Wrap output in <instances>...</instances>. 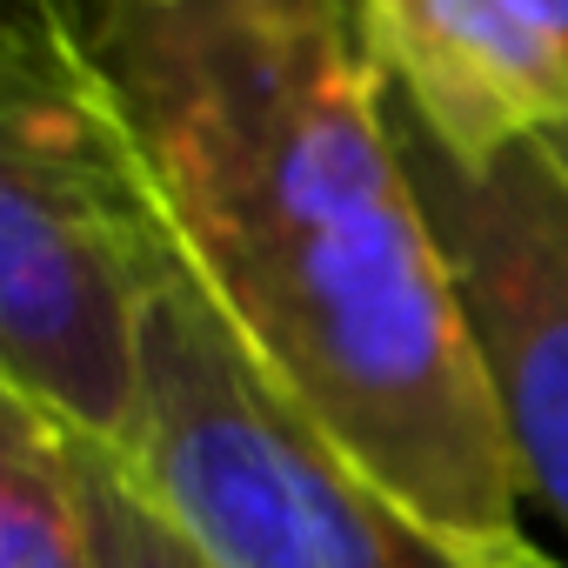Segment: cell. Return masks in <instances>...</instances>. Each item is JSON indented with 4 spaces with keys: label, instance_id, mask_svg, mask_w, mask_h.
Wrapping results in <instances>:
<instances>
[{
    "label": "cell",
    "instance_id": "5",
    "mask_svg": "<svg viewBox=\"0 0 568 568\" xmlns=\"http://www.w3.org/2000/svg\"><path fill=\"white\" fill-rule=\"evenodd\" d=\"M355 21L388 101L455 161L568 121V41L541 0H362Z\"/></svg>",
    "mask_w": 568,
    "mask_h": 568
},
{
    "label": "cell",
    "instance_id": "7",
    "mask_svg": "<svg viewBox=\"0 0 568 568\" xmlns=\"http://www.w3.org/2000/svg\"><path fill=\"white\" fill-rule=\"evenodd\" d=\"M74 462H81V495H88L94 568H207V555L141 495L121 455L74 435Z\"/></svg>",
    "mask_w": 568,
    "mask_h": 568
},
{
    "label": "cell",
    "instance_id": "2",
    "mask_svg": "<svg viewBox=\"0 0 568 568\" xmlns=\"http://www.w3.org/2000/svg\"><path fill=\"white\" fill-rule=\"evenodd\" d=\"M181 267L68 8H0V382L128 462L141 322Z\"/></svg>",
    "mask_w": 568,
    "mask_h": 568
},
{
    "label": "cell",
    "instance_id": "8",
    "mask_svg": "<svg viewBox=\"0 0 568 568\" xmlns=\"http://www.w3.org/2000/svg\"><path fill=\"white\" fill-rule=\"evenodd\" d=\"M481 568H568V561H555V555H541L528 535L521 541H501L495 555H481Z\"/></svg>",
    "mask_w": 568,
    "mask_h": 568
},
{
    "label": "cell",
    "instance_id": "1",
    "mask_svg": "<svg viewBox=\"0 0 568 568\" xmlns=\"http://www.w3.org/2000/svg\"><path fill=\"white\" fill-rule=\"evenodd\" d=\"M181 267L368 481L468 555L521 541V488L355 8H68Z\"/></svg>",
    "mask_w": 568,
    "mask_h": 568
},
{
    "label": "cell",
    "instance_id": "3",
    "mask_svg": "<svg viewBox=\"0 0 568 568\" xmlns=\"http://www.w3.org/2000/svg\"><path fill=\"white\" fill-rule=\"evenodd\" d=\"M128 475L207 568H481L241 355L187 267L161 281L141 322Z\"/></svg>",
    "mask_w": 568,
    "mask_h": 568
},
{
    "label": "cell",
    "instance_id": "4",
    "mask_svg": "<svg viewBox=\"0 0 568 568\" xmlns=\"http://www.w3.org/2000/svg\"><path fill=\"white\" fill-rule=\"evenodd\" d=\"M388 128L448 261L515 488L568 535V174L535 141L455 161L395 101Z\"/></svg>",
    "mask_w": 568,
    "mask_h": 568
},
{
    "label": "cell",
    "instance_id": "6",
    "mask_svg": "<svg viewBox=\"0 0 568 568\" xmlns=\"http://www.w3.org/2000/svg\"><path fill=\"white\" fill-rule=\"evenodd\" d=\"M0 568H94L74 435L0 382Z\"/></svg>",
    "mask_w": 568,
    "mask_h": 568
},
{
    "label": "cell",
    "instance_id": "9",
    "mask_svg": "<svg viewBox=\"0 0 568 568\" xmlns=\"http://www.w3.org/2000/svg\"><path fill=\"white\" fill-rule=\"evenodd\" d=\"M541 8H548V21H555V34L568 41V8H555V0H541ZM541 154H548V161H555V168L568 174V121H561V128H555V134L541 141Z\"/></svg>",
    "mask_w": 568,
    "mask_h": 568
}]
</instances>
